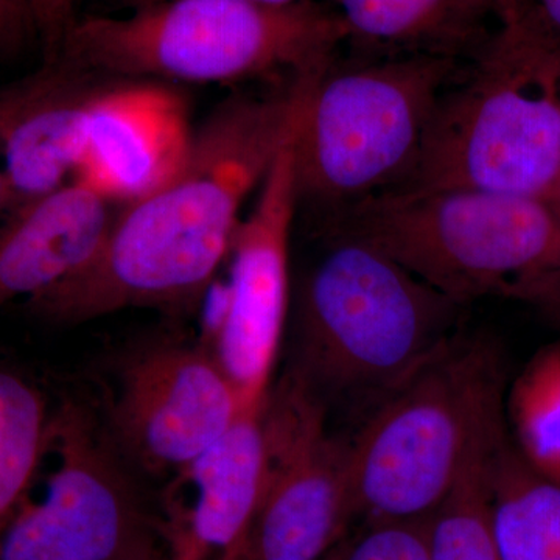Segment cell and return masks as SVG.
Returning a JSON list of instances; mask_svg holds the SVG:
<instances>
[{
    "instance_id": "obj_1",
    "label": "cell",
    "mask_w": 560,
    "mask_h": 560,
    "mask_svg": "<svg viewBox=\"0 0 560 560\" xmlns=\"http://www.w3.org/2000/svg\"><path fill=\"white\" fill-rule=\"evenodd\" d=\"M302 81L270 97H234L200 130L178 172L121 208L94 259L27 301L40 318L79 324L128 308L183 311L228 260L248 198L289 135Z\"/></svg>"
},
{
    "instance_id": "obj_2",
    "label": "cell",
    "mask_w": 560,
    "mask_h": 560,
    "mask_svg": "<svg viewBox=\"0 0 560 560\" xmlns=\"http://www.w3.org/2000/svg\"><path fill=\"white\" fill-rule=\"evenodd\" d=\"M346 44L326 2L161 0L125 16L77 18L57 58L114 79L238 83L326 72Z\"/></svg>"
},
{
    "instance_id": "obj_3",
    "label": "cell",
    "mask_w": 560,
    "mask_h": 560,
    "mask_svg": "<svg viewBox=\"0 0 560 560\" xmlns=\"http://www.w3.org/2000/svg\"><path fill=\"white\" fill-rule=\"evenodd\" d=\"M463 308L341 234L302 285L293 374L320 400L331 394L375 410L458 340Z\"/></svg>"
},
{
    "instance_id": "obj_4",
    "label": "cell",
    "mask_w": 560,
    "mask_h": 560,
    "mask_svg": "<svg viewBox=\"0 0 560 560\" xmlns=\"http://www.w3.org/2000/svg\"><path fill=\"white\" fill-rule=\"evenodd\" d=\"M342 210L341 234L460 305L493 294L540 301L560 280V213L541 198L397 187Z\"/></svg>"
},
{
    "instance_id": "obj_5",
    "label": "cell",
    "mask_w": 560,
    "mask_h": 560,
    "mask_svg": "<svg viewBox=\"0 0 560 560\" xmlns=\"http://www.w3.org/2000/svg\"><path fill=\"white\" fill-rule=\"evenodd\" d=\"M559 176L560 57L500 24L442 95L400 187L548 200Z\"/></svg>"
},
{
    "instance_id": "obj_6",
    "label": "cell",
    "mask_w": 560,
    "mask_h": 560,
    "mask_svg": "<svg viewBox=\"0 0 560 560\" xmlns=\"http://www.w3.org/2000/svg\"><path fill=\"white\" fill-rule=\"evenodd\" d=\"M504 418V370L492 341L464 338L382 401L350 441L357 518H429L475 444Z\"/></svg>"
},
{
    "instance_id": "obj_7",
    "label": "cell",
    "mask_w": 560,
    "mask_h": 560,
    "mask_svg": "<svg viewBox=\"0 0 560 560\" xmlns=\"http://www.w3.org/2000/svg\"><path fill=\"white\" fill-rule=\"evenodd\" d=\"M466 61L436 55L330 66L302 84L294 161L300 198L346 206L404 186L444 92Z\"/></svg>"
},
{
    "instance_id": "obj_8",
    "label": "cell",
    "mask_w": 560,
    "mask_h": 560,
    "mask_svg": "<svg viewBox=\"0 0 560 560\" xmlns=\"http://www.w3.org/2000/svg\"><path fill=\"white\" fill-rule=\"evenodd\" d=\"M150 544L145 515L86 410L50 411L0 560H121Z\"/></svg>"
},
{
    "instance_id": "obj_9",
    "label": "cell",
    "mask_w": 560,
    "mask_h": 560,
    "mask_svg": "<svg viewBox=\"0 0 560 560\" xmlns=\"http://www.w3.org/2000/svg\"><path fill=\"white\" fill-rule=\"evenodd\" d=\"M267 481L249 560H324L357 518L350 441L331 433L324 401L294 374L264 407Z\"/></svg>"
},
{
    "instance_id": "obj_10",
    "label": "cell",
    "mask_w": 560,
    "mask_h": 560,
    "mask_svg": "<svg viewBox=\"0 0 560 560\" xmlns=\"http://www.w3.org/2000/svg\"><path fill=\"white\" fill-rule=\"evenodd\" d=\"M298 106L256 201L235 232L228 257L230 283L201 345L230 378L245 410L260 408L270 394L289 315L290 241L300 201L294 161Z\"/></svg>"
},
{
    "instance_id": "obj_11",
    "label": "cell",
    "mask_w": 560,
    "mask_h": 560,
    "mask_svg": "<svg viewBox=\"0 0 560 560\" xmlns=\"http://www.w3.org/2000/svg\"><path fill=\"white\" fill-rule=\"evenodd\" d=\"M243 411L249 410L208 350L164 341L121 364L110 429L143 469L172 477L217 444Z\"/></svg>"
},
{
    "instance_id": "obj_12",
    "label": "cell",
    "mask_w": 560,
    "mask_h": 560,
    "mask_svg": "<svg viewBox=\"0 0 560 560\" xmlns=\"http://www.w3.org/2000/svg\"><path fill=\"white\" fill-rule=\"evenodd\" d=\"M264 407L243 411L217 444L165 485L160 533L168 559L249 560L267 481Z\"/></svg>"
},
{
    "instance_id": "obj_13",
    "label": "cell",
    "mask_w": 560,
    "mask_h": 560,
    "mask_svg": "<svg viewBox=\"0 0 560 560\" xmlns=\"http://www.w3.org/2000/svg\"><path fill=\"white\" fill-rule=\"evenodd\" d=\"M108 79L55 58L0 88L7 213L75 178L86 154L92 109Z\"/></svg>"
},
{
    "instance_id": "obj_14",
    "label": "cell",
    "mask_w": 560,
    "mask_h": 560,
    "mask_svg": "<svg viewBox=\"0 0 560 560\" xmlns=\"http://www.w3.org/2000/svg\"><path fill=\"white\" fill-rule=\"evenodd\" d=\"M158 83L109 77L92 109L75 178L124 206L167 183L194 138L183 101Z\"/></svg>"
},
{
    "instance_id": "obj_15",
    "label": "cell",
    "mask_w": 560,
    "mask_h": 560,
    "mask_svg": "<svg viewBox=\"0 0 560 560\" xmlns=\"http://www.w3.org/2000/svg\"><path fill=\"white\" fill-rule=\"evenodd\" d=\"M124 208L83 178L9 213L0 228V307L39 296L86 267Z\"/></svg>"
},
{
    "instance_id": "obj_16",
    "label": "cell",
    "mask_w": 560,
    "mask_h": 560,
    "mask_svg": "<svg viewBox=\"0 0 560 560\" xmlns=\"http://www.w3.org/2000/svg\"><path fill=\"white\" fill-rule=\"evenodd\" d=\"M346 44L370 57L436 55L470 61L489 43L497 20L481 0H326Z\"/></svg>"
},
{
    "instance_id": "obj_17",
    "label": "cell",
    "mask_w": 560,
    "mask_h": 560,
    "mask_svg": "<svg viewBox=\"0 0 560 560\" xmlns=\"http://www.w3.org/2000/svg\"><path fill=\"white\" fill-rule=\"evenodd\" d=\"M490 515L500 560H560V486L530 469L510 433L493 458Z\"/></svg>"
},
{
    "instance_id": "obj_18",
    "label": "cell",
    "mask_w": 560,
    "mask_h": 560,
    "mask_svg": "<svg viewBox=\"0 0 560 560\" xmlns=\"http://www.w3.org/2000/svg\"><path fill=\"white\" fill-rule=\"evenodd\" d=\"M500 419L481 434L458 480L429 523V560H500L492 515L490 477L500 442L506 436Z\"/></svg>"
},
{
    "instance_id": "obj_19",
    "label": "cell",
    "mask_w": 560,
    "mask_h": 560,
    "mask_svg": "<svg viewBox=\"0 0 560 560\" xmlns=\"http://www.w3.org/2000/svg\"><path fill=\"white\" fill-rule=\"evenodd\" d=\"M511 441L523 460L560 486V341L544 346L504 397Z\"/></svg>"
},
{
    "instance_id": "obj_20",
    "label": "cell",
    "mask_w": 560,
    "mask_h": 560,
    "mask_svg": "<svg viewBox=\"0 0 560 560\" xmlns=\"http://www.w3.org/2000/svg\"><path fill=\"white\" fill-rule=\"evenodd\" d=\"M49 416L36 386L0 370V533L31 480Z\"/></svg>"
},
{
    "instance_id": "obj_21",
    "label": "cell",
    "mask_w": 560,
    "mask_h": 560,
    "mask_svg": "<svg viewBox=\"0 0 560 560\" xmlns=\"http://www.w3.org/2000/svg\"><path fill=\"white\" fill-rule=\"evenodd\" d=\"M429 518L366 523L324 560H429Z\"/></svg>"
},
{
    "instance_id": "obj_22",
    "label": "cell",
    "mask_w": 560,
    "mask_h": 560,
    "mask_svg": "<svg viewBox=\"0 0 560 560\" xmlns=\"http://www.w3.org/2000/svg\"><path fill=\"white\" fill-rule=\"evenodd\" d=\"M501 24L560 57V0H521L515 13Z\"/></svg>"
},
{
    "instance_id": "obj_23",
    "label": "cell",
    "mask_w": 560,
    "mask_h": 560,
    "mask_svg": "<svg viewBox=\"0 0 560 560\" xmlns=\"http://www.w3.org/2000/svg\"><path fill=\"white\" fill-rule=\"evenodd\" d=\"M33 31L43 43L46 61L60 55L62 43L77 21L79 0H27Z\"/></svg>"
},
{
    "instance_id": "obj_24",
    "label": "cell",
    "mask_w": 560,
    "mask_h": 560,
    "mask_svg": "<svg viewBox=\"0 0 560 560\" xmlns=\"http://www.w3.org/2000/svg\"><path fill=\"white\" fill-rule=\"evenodd\" d=\"M31 28V14L20 0H0V49L20 46Z\"/></svg>"
},
{
    "instance_id": "obj_25",
    "label": "cell",
    "mask_w": 560,
    "mask_h": 560,
    "mask_svg": "<svg viewBox=\"0 0 560 560\" xmlns=\"http://www.w3.org/2000/svg\"><path fill=\"white\" fill-rule=\"evenodd\" d=\"M481 2L495 14L501 24V22L510 20L512 14L515 13L521 0H481Z\"/></svg>"
},
{
    "instance_id": "obj_26",
    "label": "cell",
    "mask_w": 560,
    "mask_h": 560,
    "mask_svg": "<svg viewBox=\"0 0 560 560\" xmlns=\"http://www.w3.org/2000/svg\"><path fill=\"white\" fill-rule=\"evenodd\" d=\"M124 2L131 7V9H138V7L161 2V0H124ZM248 2L264 3V5L272 7H290L300 5V3L326 2V0H248Z\"/></svg>"
},
{
    "instance_id": "obj_27",
    "label": "cell",
    "mask_w": 560,
    "mask_h": 560,
    "mask_svg": "<svg viewBox=\"0 0 560 560\" xmlns=\"http://www.w3.org/2000/svg\"><path fill=\"white\" fill-rule=\"evenodd\" d=\"M121 560H171L167 555H160L151 548L150 544L143 545L139 550L132 551L127 558Z\"/></svg>"
},
{
    "instance_id": "obj_28",
    "label": "cell",
    "mask_w": 560,
    "mask_h": 560,
    "mask_svg": "<svg viewBox=\"0 0 560 560\" xmlns=\"http://www.w3.org/2000/svg\"><path fill=\"white\" fill-rule=\"evenodd\" d=\"M545 304L555 305L556 308H560V282L552 289L551 293L545 298Z\"/></svg>"
},
{
    "instance_id": "obj_29",
    "label": "cell",
    "mask_w": 560,
    "mask_h": 560,
    "mask_svg": "<svg viewBox=\"0 0 560 560\" xmlns=\"http://www.w3.org/2000/svg\"><path fill=\"white\" fill-rule=\"evenodd\" d=\"M7 189L5 179H3L2 171H0V212H5Z\"/></svg>"
},
{
    "instance_id": "obj_30",
    "label": "cell",
    "mask_w": 560,
    "mask_h": 560,
    "mask_svg": "<svg viewBox=\"0 0 560 560\" xmlns=\"http://www.w3.org/2000/svg\"><path fill=\"white\" fill-rule=\"evenodd\" d=\"M548 201H551L552 206H555L560 213V176L558 183H556L555 189L551 191L550 198H548Z\"/></svg>"
},
{
    "instance_id": "obj_31",
    "label": "cell",
    "mask_w": 560,
    "mask_h": 560,
    "mask_svg": "<svg viewBox=\"0 0 560 560\" xmlns=\"http://www.w3.org/2000/svg\"><path fill=\"white\" fill-rule=\"evenodd\" d=\"M20 2L22 3V5L25 7V9H27L28 11V3H27V0H20ZM28 14H31V11H28Z\"/></svg>"
},
{
    "instance_id": "obj_32",
    "label": "cell",
    "mask_w": 560,
    "mask_h": 560,
    "mask_svg": "<svg viewBox=\"0 0 560 560\" xmlns=\"http://www.w3.org/2000/svg\"><path fill=\"white\" fill-rule=\"evenodd\" d=\"M79 2H81V0H79Z\"/></svg>"
}]
</instances>
